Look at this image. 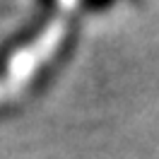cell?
<instances>
[{
  "instance_id": "obj_1",
  "label": "cell",
  "mask_w": 159,
  "mask_h": 159,
  "mask_svg": "<svg viewBox=\"0 0 159 159\" xmlns=\"http://www.w3.org/2000/svg\"><path fill=\"white\" fill-rule=\"evenodd\" d=\"M109 0H89V5H94V7H101V5H106Z\"/></svg>"
}]
</instances>
